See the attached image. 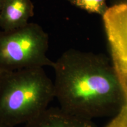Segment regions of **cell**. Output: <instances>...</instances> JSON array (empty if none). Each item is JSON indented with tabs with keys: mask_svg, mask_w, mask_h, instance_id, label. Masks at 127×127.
I'll use <instances>...</instances> for the list:
<instances>
[{
	"mask_svg": "<svg viewBox=\"0 0 127 127\" xmlns=\"http://www.w3.org/2000/svg\"><path fill=\"white\" fill-rule=\"evenodd\" d=\"M34 14L31 0H4L0 14V28L12 31L26 26Z\"/></svg>",
	"mask_w": 127,
	"mask_h": 127,
	"instance_id": "5b68a950",
	"label": "cell"
},
{
	"mask_svg": "<svg viewBox=\"0 0 127 127\" xmlns=\"http://www.w3.org/2000/svg\"><path fill=\"white\" fill-rule=\"evenodd\" d=\"M24 127H93L90 120L69 114L58 108H48Z\"/></svg>",
	"mask_w": 127,
	"mask_h": 127,
	"instance_id": "8992f818",
	"label": "cell"
},
{
	"mask_svg": "<svg viewBox=\"0 0 127 127\" xmlns=\"http://www.w3.org/2000/svg\"><path fill=\"white\" fill-rule=\"evenodd\" d=\"M4 0H0V14H1V9H2L3 3H4Z\"/></svg>",
	"mask_w": 127,
	"mask_h": 127,
	"instance_id": "30bf717a",
	"label": "cell"
},
{
	"mask_svg": "<svg viewBox=\"0 0 127 127\" xmlns=\"http://www.w3.org/2000/svg\"><path fill=\"white\" fill-rule=\"evenodd\" d=\"M8 71H5L2 70V69H0V86H1V84L2 83V81L4 79V77L6 73H7Z\"/></svg>",
	"mask_w": 127,
	"mask_h": 127,
	"instance_id": "ba28073f",
	"label": "cell"
},
{
	"mask_svg": "<svg viewBox=\"0 0 127 127\" xmlns=\"http://www.w3.org/2000/svg\"><path fill=\"white\" fill-rule=\"evenodd\" d=\"M71 4L84 9L90 13L97 14L103 16L108 7L106 0H66Z\"/></svg>",
	"mask_w": 127,
	"mask_h": 127,
	"instance_id": "52a82bcc",
	"label": "cell"
},
{
	"mask_svg": "<svg viewBox=\"0 0 127 127\" xmlns=\"http://www.w3.org/2000/svg\"><path fill=\"white\" fill-rule=\"evenodd\" d=\"M55 98L62 110L84 120L107 113L120 85L102 57L75 50L54 61Z\"/></svg>",
	"mask_w": 127,
	"mask_h": 127,
	"instance_id": "6da1fadb",
	"label": "cell"
},
{
	"mask_svg": "<svg viewBox=\"0 0 127 127\" xmlns=\"http://www.w3.org/2000/svg\"><path fill=\"white\" fill-rule=\"evenodd\" d=\"M54 98L53 81L44 68L7 72L0 86V122L13 127L25 125Z\"/></svg>",
	"mask_w": 127,
	"mask_h": 127,
	"instance_id": "7a4b0ae2",
	"label": "cell"
},
{
	"mask_svg": "<svg viewBox=\"0 0 127 127\" xmlns=\"http://www.w3.org/2000/svg\"><path fill=\"white\" fill-rule=\"evenodd\" d=\"M113 70L127 104V2L114 5L102 16Z\"/></svg>",
	"mask_w": 127,
	"mask_h": 127,
	"instance_id": "277c9868",
	"label": "cell"
},
{
	"mask_svg": "<svg viewBox=\"0 0 127 127\" xmlns=\"http://www.w3.org/2000/svg\"><path fill=\"white\" fill-rule=\"evenodd\" d=\"M0 127H13L9 126V125H8L5 124L0 122Z\"/></svg>",
	"mask_w": 127,
	"mask_h": 127,
	"instance_id": "9c48e42d",
	"label": "cell"
},
{
	"mask_svg": "<svg viewBox=\"0 0 127 127\" xmlns=\"http://www.w3.org/2000/svg\"><path fill=\"white\" fill-rule=\"evenodd\" d=\"M48 35L40 25L28 23L12 31L0 30V69L8 71L52 67L47 56Z\"/></svg>",
	"mask_w": 127,
	"mask_h": 127,
	"instance_id": "3957f363",
	"label": "cell"
}]
</instances>
